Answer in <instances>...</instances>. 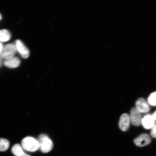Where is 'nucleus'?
Listing matches in <instances>:
<instances>
[{"label":"nucleus","mask_w":156,"mask_h":156,"mask_svg":"<svg viewBox=\"0 0 156 156\" xmlns=\"http://www.w3.org/2000/svg\"><path fill=\"white\" fill-rule=\"evenodd\" d=\"M1 62H2V60H1V58H0V66H1Z\"/></svg>","instance_id":"nucleus-18"},{"label":"nucleus","mask_w":156,"mask_h":156,"mask_svg":"<svg viewBox=\"0 0 156 156\" xmlns=\"http://www.w3.org/2000/svg\"><path fill=\"white\" fill-rule=\"evenodd\" d=\"M130 119L129 116L126 114H123L120 117L119 122V126L123 131H126L129 127Z\"/></svg>","instance_id":"nucleus-9"},{"label":"nucleus","mask_w":156,"mask_h":156,"mask_svg":"<svg viewBox=\"0 0 156 156\" xmlns=\"http://www.w3.org/2000/svg\"><path fill=\"white\" fill-rule=\"evenodd\" d=\"M20 63V60L18 58L13 57L6 59L4 64L8 67L13 68L18 67Z\"/></svg>","instance_id":"nucleus-11"},{"label":"nucleus","mask_w":156,"mask_h":156,"mask_svg":"<svg viewBox=\"0 0 156 156\" xmlns=\"http://www.w3.org/2000/svg\"><path fill=\"white\" fill-rule=\"evenodd\" d=\"M21 146L24 150L30 152L36 151L40 149L38 140L32 136H27L23 138L21 141Z\"/></svg>","instance_id":"nucleus-1"},{"label":"nucleus","mask_w":156,"mask_h":156,"mask_svg":"<svg viewBox=\"0 0 156 156\" xmlns=\"http://www.w3.org/2000/svg\"><path fill=\"white\" fill-rule=\"evenodd\" d=\"M3 48V46L1 42H0V54H1Z\"/></svg>","instance_id":"nucleus-16"},{"label":"nucleus","mask_w":156,"mask_h":156,"mask_svg":"<svg viewBox=\"0 0 156 156\" xmlns=\"http://www.w3.org/2000/svg\"><path fill=\"white\" fill-rule=\"evenodd\" d=\"M153 115V118L154 119L156 120V111H155L153 113V114L152 115Z\"/></svg>","instance_id":"nucleus-17"},{"label":"nucleus","mask_w":156,"mask_h":156,"mask_svg":"<svg viewBox=\"0 0 156 156\" xmlns=\"http://www.w3.org/2000/svg\"><path fill=\"white\" fill-rule=\"evenodd\" d=\"M11 34L9 31L5 29L0 30V42H5L9 40Z\"/></svg>","instance_id":"nucleus-12"},{"label":"nucleus","mask_w":156,"mask_h":156,"mask_svg":"<svg viewBox=\"0 0 156 156\" xmlns=\"http://www.w3.org/2000/svg\"><path fill=\"white\" fill-rule=\"evenodd\" d=\"M151 138L148 134L144 133L138 136L134 142V144L138 147H144L148 145L151 142Z\"/></svg>","instance_id":"nucleus-5"},{"label":"nucleus","mask_w":156,"mask_h":156,"mask_svg":"<svg viewBox=\"0 0 156 156\" xmlns=\"http://www.w3.org/2000/svg\"><path fill=\"white\" fill-rule=\"evenodd\" d=\"M16 50L20 54L21 57L27 58L29 56V51L28 48L20 40H17L15 42Z\"/></svg>","instance_id":"nucleus-7"},{"label":"nucleus","mask_w":156,"mask_h":156,"mask_svg":"<svg viewBox=\"0 0 156 156\" xmlns=\"http://www.w3.org/2000/svg\"><path fill=\"white\" fill-rule=\"evenodd\" d=\"M15 45L12 44H9L3 47L1 54L2 58L6 59L13 57L16 52Z\"/></svg>","instance_id":"nucleus-3"},{"label":"nucleus","mask_w":156,"mask_h":156,"mask_svg":"<svg viewBox=\"0 0 156 156\" xmlns=\"http://www.w3.org/2000/svg\"><path fill=\"white\" fill-rule=\"evenodd\" d=\"M141 124L146 129H150L155 124V120L152 115L148 114L142 118Z\"/></svg>","instance_id":"nucleus-8"},{"label":"nucleus","mask_w":156,"mask_h":156,"mask_svg":"<svg viewBox=\"0 0 156 156\" xmlns=\"http://www.w3.org/2000/svg\"><path fill=\"white\" fill-rule=\"evenodd\" d=\"M2 18V16L1 14H0V20H1V19Z\"/></svg>","instance_id":"nucleus-19"},{"label":"nucleus","mask_w":156,"mask_h":156,"mask_svg":"<svg viewBox=\"0 0 156 156\" xmlns=\"http://www.w3.org/2000/svg\"><path fill=\"white\" fill-rule=\"evenodd\" d=\"M38 140L40 145L39 149L43 153H48L51 151L53 147V142L48 136L44 134H41Z\"/></svg>","instance_id":"nucleus-2"},{"label":"nucleus","mask_w":156,"mask_h":156,"mask_svg":"<svg viewBox=\"0 0 156 156\" xmlns=\"http://www.w3.org/2000/svg\"><path fill=\"white\" fill-rule=\"evenodd\" d=\"M9 143L8 140L0 138V151H5L9 149Z\"/></svg>","instance_id":"nucleus-13"},{"label":"nucleus","mask_w":156,"mask_h":156,"mask_svg":"<svg viewBox=\"0 0 156 156\" xmlns=\"http://www.w3.org/2000/svg\"><path fill=\"white\" fill-rule=\"evenodd\" d=\"M148 102L151 106H156V91L150 95L148 98Z\"/></svg>","instance_id":"nucleus-14"},{"label":"nucleus","mask_w":156,"mask_h":156,"mask_svg":"<svg viewBox=\"0 0 156 156\" xmlns=\"http://www.w3.org/2000/svg\"><path fill=\"white\" fill-rule=\"evenodd\" d=\"M136 108L141 113L148 112L150 109L149 103L143 98H139L136 101Z\"/></svg>","instance_id":"nucleus-6"},{"label":"nucleus","mask_w":156,"mask_h":156,"mask_svg":"<svg viewBox=\"0 0 156 156\" xmlns=\"http://www.w3.org/2000/svg\"><path fill=\"white\" fill-rule=\"evenodd\" d=\"M129 118L130 122L133 125L138 126L141 124L142 119L141 113L136 110V108H133L131 109Z\"/></svg>","instance_id":"nucleus-4"},{"label":"nucleus","mask_w":156,"mask_h":156,"mask_svg":"<svg viewBox=\"0 0 156 156\" xmlns=\"http://www.w3.org/2000/svg\"><path fill=\"white\" fill-rule=\"evenodd\" d=\"M151 134L152 137L156 138V124L151 128Z\"/></svg>","instance_id":"nucleus-15"},{"label":"nucleus","mask_w":156,"mask_h":156,"mask_svg":"<svg viewBox=\"0 0 156 156\" xmlns=\"http://www.w3.org/2000/svg\"><path fill=\"white\" fill-rule=\"evenodd\" d=\"M11 150L13 155L15 156H30L25 153L22 146L19 144L13 145Z\"/></svg>","instance_id":"nucleus-10"}]
</instances>
